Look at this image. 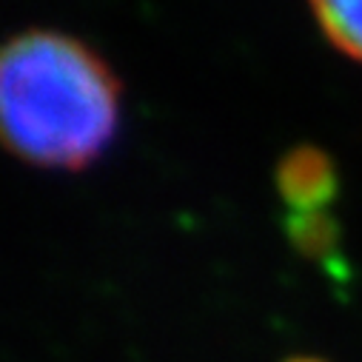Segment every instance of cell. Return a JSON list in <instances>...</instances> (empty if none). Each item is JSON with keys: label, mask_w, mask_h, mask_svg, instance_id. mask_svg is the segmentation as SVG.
Instances as JSON below:
<instances>
[{"label": "cell", "mask_w": 362, "mask_h": 362, "mask_svg": "<svg viewBox=\"0 0 362 362\" xmlns=\"http://www.w3.org/2000/svg\"><path fill=\"white\" fill-rule=\"evenodd\" d=\"M311 12L325 37L362 63V4H314Z\"/></svg>", "instance_id": "7a4b0ae2"}, {"label": "cell", "mask_w": 362, "mask_h": 362, "mask_svg": "<svg viewBox=\"0 0 362 362\" xmlns=\"http://www.w3.org/2000/svg\"><path fill=\"white\" fill-rule=\"evenodd\" d=\"M120 120V83L86 43L23 32L0 46V143L15 157L80 168L103 154Z\"/></svg>", "instance_id": "6da1fadb"}]
</instances>
